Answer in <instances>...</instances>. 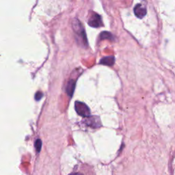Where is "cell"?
Instances as JSON below:
<instances>
[{
  "label": "cell",
  "instance_id": "6da1fadb",
  "mask_svg": "<svg viewBox=\"0 0 175 175\" xmlns=\"http://www.w3.org/2000/svg\"><path fill=\"white\" fill-rule=\"evenodd\" d=\"M72 26L74 32L77 35V37L80 39V42H83L84 45L87 44V39L85 36V32L80 21L77 19H73L72 21Z\"/></svg>",
  "mask_w": 175,
  "mask_h": 175
},
{
  "label": "cell",
  "instance_id": "7a4b0ae2",
  "mask_svg": "<svg viewBox=\"0 0 175 175\" xmlns=\"http://www.w3.org/2000/svg\"><path fill=\"white\" fill-rule=\"evenodd\" d=\"M75 108L76 112L82 117L88 118L90 116V110L89 109L88 105L85 103L76 101L75 104Z\"/></svg>",
  "mask_w": 175,
  "mask_h": 175
},
{
  "label": "cell",
  "instance_id": "3957f363",
  "mask_svg": "<svg viewBox=\"0 0 175 175\" xmlns=\"http://www.w3.org/2000/svg\"><path fill=\"white\" fill-rule=\"evenodd\" d=\"M88 23L90 26L93 27H99L102 26L101 17L97 13L92 12L88 18Z\"/></svg>",
  "mask_w": 175,
  "mask_h": 175
},
{
  "label": "cell",
  "instance_id": "277c9868",
  "mask_svg": "<svg viewBox=\"0 0 175 175\" xmlns=\"http://www.w3.org/2000/svg\"><path fill=\"white\" fill-rule=\"evenodd\" d=\"M86 124L88 126L93 128H98L101 126L99 118L96 116H90L87 118Z\"/></svg>",
  "mask_w": 175,
  "mask_h": 175
},
{
  "label": "cell",
  "instance_id": "5b68a950",
  "mask_svg": "<svg viewBox=\"0 0 175 175\" xmlns=\"http://www.w3.org/2000/svg\"><path fill=\"white\" fill-rule=\"evenodd\" d=\"M134 14L138 18L142 19L146 15V10L141 4H137L134 8Z\"/></svg>",
  "mask_w": 175,
  "mask_h": 175
},
{
  "label": "cell",
  "instance_id": "8992f818",
  "mask_svg": "<svg viewBox=\"0 0 175 175\" xmlns=\"http://www.w3.org/2000/svg\"><path fill=\"white\" fill-rule=\"evenodd\" d=\"M75 84H76V82L74 80H70V81H68V83H67L66 91V93L68 94V95L70 96V97L73 95L75 88Z\"/></svg>",
  "mask_w": 175,
  "mask_h": 175
},
{
  "label": "cell",
  "instance_id": "52a82bcc",
  "mask_svg": "<svg viewBox=\"0 0 175 175\" xmlns=\"http://www.w3.org/2000/svg\"><path fill=\"white\" fill-rule=\"evenodd\" d=\"M114 62H115V59H114V56H107L102 58L100 61V63L107 66H112L114 65Z\"/></svg>",
  "mask_w": 175,
  "mask_h": 175
},
{
  "label": "cell",
  "instance_id": "ba28073f",
  "mask_svg": "<svg viewBox=\"0 0 175 175\" xmlns=\"http://www.w3.org/2000/svg\"><path fill=\"white\" fill-rule=\"evenodd\" d=\"M100 38L101 39H109V40H113L114 36L108 32H103L100 35Z\"/></svg>",
  "mask_w": 175,
  "mask_h": 175
},
{
  "label": "cell",
  "instance_id": "9c48e42d",
  "mask_svg": "<svg viewBox=\"0 0 175 175\" xmlns=\"http://www.w3.org/2000/svg\"><path fill=\"white\" fill-rule=\"evenodd\" d=\"M41 147H42V141L40 140V139H37V140L35 141V148L36 149L37 152H40Z\"/></svg>",
  "mask_w": 175,
  "mask_h": 175
},
{
  "label": "cell",
  "instance_id": "30bf717a",
  "mask_svg": "<svg viewBox=\"0 0 175 175\" xmlns=\"http://www.w3.org/2000/svg\"><path fill=\"white\" fill-rule=\"evenodd\" d=\"M42 96H43V94H42L41 92H38L37 93H36V95H35V96H34L35 100L36 101H39V100L41 99Z\"/></svg>",
  "mask_w": 175,
  "mask_h": 175
},
{
  "label": "cell",
  "instance_id": "8fae6325",
  "mask_svg": "<svg viewBox=\"0 0 175 175\" xmlns=\"http://www.w3.org/2000/svg\"><path fill=\"white\" fill-rule=\"evenodd\" d=\"M69 175H84V174H81V173H73L70 174Z\"/></svg>",
  "mask_w": 175,
  "mask_h": 175
}]
</instances>
